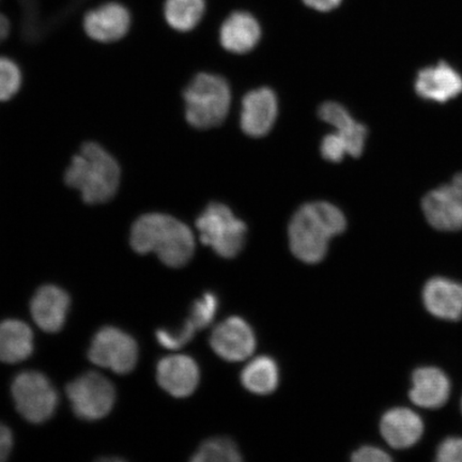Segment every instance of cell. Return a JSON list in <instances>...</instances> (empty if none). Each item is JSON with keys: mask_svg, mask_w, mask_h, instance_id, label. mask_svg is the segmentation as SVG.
Segmentation results:
<instances>
[{"mask_svg": "<svg viewBox=\"0 0 462 462\" xmlns=\"http://www.w3.org/2000/svg\"><path fill=\"white\" fill-rule=\"evenodd\" d=\"M63 181L68 188L78 190L85 204H106L120 189V165L100 143L87 142L73 155Z\"/></svg>", "mask_w": 462, "mask_h": 462, "instance_id": "6da1fadb", "label": "cell"}, {"mask_svg": "<svg viewBox=\"0 0 462 462\" xmlns=\"http://www.w3.org/2000/svg\"><path fill=\"white\" fill-rule=\"evenodd\" d=\"M130 244L136 253H155L167 267L181 268L192 259L195 238L186 224L163 213H148L133 224Z\"/></svg>", "mask_w": 462, "mask_h": 462, "instance_id": "7a4b0ae2", "label": "cell"}, {"mask_svg": "<svg viewBox=\"0 0 462 462\" xmlns=\"http://www.w3.org/2000/svg\"><path fill=\"white\" fill-rule=\"evenodd\" d=\"M346 226L344 213L326 201L310 202L294 213L289 225V242L293 255L305 263L325 259L328 242L343 234Z\"/></svg>", "mask_w": 462, "mask_h": 462, "instance_id": "3957f363", "label": "cell"}, {"mask_svg": "<svg viewBox=\"0 0 462 462\" xmlns=\"http://www.w3.org/2000/svg\"><path fill=\"white\" fill-rule=\"evenodd\" d=\"M186 119L193 128H215L226 119L231 94L226 79L218 75L199 73L183 91Z\"/></svg>", "mask_w": 462, "mask_h": 462, "instance_id": "277c9868", "label": "cell"}, {"mask_svg": "<svg viewBox=\"0 0 462 462\" xmlns=\"http://www.w3.org/2000/svg\"><path fill=\"white\" fill-rule=\"evenodd\" d=\"M196 227L202 245L210 246L218 256L234 258L245 245L247 228L227 206L213 202L201 213Z\"/></svg>", "mask_w": 462, "mask_h": 462, "instance_id": "5b68a950", "label": "cell"}, {"mask_svg": "<svg viewBox=\"0 0 462 462\" xmlns=\"http://www.w3.org/2000/svg\"><path fill=\"white\" fill-rule=\"evenodd\" d=\"M11 392L17 411L31 423L42 424L56 411L57 392L42 373L27 371L17 374Z\"/></svg>", "mask_w": 462, "mask_h": 462, "instance_id": "8992f818", "label": "cell"}, {"mask_svg": "<svg viewBox=\"0 0 462 462\" xmlns=\"http://www.w3.org/2000/svg\"><path fill=\"white\" fill-rule=\"evenodd\" d=\"M67 395L75 415L85 420L106 418L116 400L111 381L96 372L83 374L69 383Z\"/></svg>", "mask_w": 462, "mask_h": 462, "instance_id": "52a82bcc", "label": "cell"}, {"mask_svg": "<svg viewBox=\"0 0 462 462\" xmlns=\"http://www.w3.org/2000/svg\"><path fill=\"white\" fill-rule=\"evenodd\" d=\"M88 357L97 366L126 374L136 366L138 346L135 339L120 328L104 327L92 339Z\"/></svg>", "mask_w": 462, "mask_h": 462, "instance_id": "ba28073f", "label": "cell"}, {"mask_svg": "<svg viewBox=\"0 0 462 462\" xmlns=\"http://www.w3.org/2000/svg\"><path fill=\"white\" fill-rule=\"evenodd\" d=\"M421 208L433 228L441 231L462 229V173L456 175L446 186L427 194Z\"/></svg>", "mask_w": 462, "mask_h": 462, "instance_id": "9c48e42d", "label": "cell"}, {"mask_svg": "<svg viewBox=\"0 0 462 462\" xmlns=\"http://www.w3.org/2000/svg\"><path fill=\"white\" fill-rule=\"evenodd\" d=\"M210 345L218 356L230 362L247 359L256 348L252 328L239 317H230L213 330Z\"/></svg>", "mask_w": 462, "mask_h": 462, "instance_id": "30bf717a", "label": "cell"}, {"mask_svg": "<svg viewBox=\"0 0 462 462\" xmlns=\"http://www.w3.org/2000/svg\"><path fill=\"white\" fill-rule=\"evenodd\" d=\"M83 26L87 36L96 42H118L130 31L131 15L125 5L108 3L87 13Z\"/></svg>", "mask_w": 462, "mask_h": 462, "instance_id": "8fae6325", "label": "cell"}, {"mask_svg": "<svg viewBox=\"0 0 462 462\" xmlns=\"http://www.w3.org/2000/svg\"><path fill=\"white\" fill-rule=\"evenodd\" d=\"M279 106L274 92L260 88L248 92L242 103L241 128L246 135L263 137L273 128Z\"/></svg>", "mask_w": 462, "mask_h": 462, "instance_id": "7c38bea8", "label": "cell"}, {"mask_svg": "<svg viewBox=\"0 0 462 462\" xmlns=\"http://www.w3.org/2000/svg\"><path fill=\"white\" fill-rule=\"evenodd\" d=\"M161 388L169 394L183 398L193 394L199 383L198 364L188 356H170L162 359L157 367Z\"/></svg>", "mask_w": 462, "mask_h": 462, "instance_id": "4fadbf2b", "label": "cell"}, {"mask_svg": "<svg viewBox=\"0 0 462 462\" xmlns=\"http://www.w3.org/2000/svg\"><path fill=\"white\" fill-rule=\"evenodd\" d=\"M425 309L439 319L457 321L462 318V284L447 279L432 277L423 288Z\"/></svg>", "mask_w": 462, "mask_h": 462, "instance_id": "5bb4252c", "label": "cell"}, {"mask_svg": "<svg viewBox=\"0 0 462 462\" xmlns=\"http://www.w3.org/2000/svg\"><path fill=\"white\" fill-rule=\"evenodd\" d=\"M69 309L70 297L61 288L54 285L40 288L31 303L34 322L42 330L48 333L61 330L65 326Z\"/></svg>", "mask_w": 462, "mask_h": 462, "instance_id": "9a60e30c", "label": "cell"}, {"mask_svg": "<svg viewBox=\"0 0 462 462\" xmlns=\"http://www.w3.org/2000/svg\"><path fill=\"white\" fill-rule=\"evenodd\" d=\"M380 431L386 443L396 449L412 448L424 433L423 420L409 408L389 410L381 419Z\"/></svg>", "mask_w": 462, "mask_h": 462, "instance_id": "2e32d148", "label": "cell"}, {"mask_svg": "<svg viewBox=\"0 0 462 462\" xmlns=\"http://www.w3.org/2000/svg\"><path fill=\"white\" fill-rule=\"evenodd\" d=\"M450 395V383L440 368L425 366L412 374V389L410 401L423 409H439L444 406Z\"/></svg>", "mask_w": 462, "mask_h": 462, "instance_id": "e0dca14e", "label": "cell"}, {"mask_svg": "<svg viewBox=\"0 0 462 462\" xmlns=\"http://www.w3.org/2000/svg\"><path fill=\"white\" fill-rule=\"evenodd\" d=\"M415 90L426 100L446 103L462 91V78L447 62H440L419 72Z\"/></svg>", "mask_w": 462, "mask_h": 462, "instance_id": "ac0fdd59", "label": "cell"}, {"mask_svg": "<svg viewBox=\"0 0 462 462\" xmlns=\"http://www.w3.org/2000/svg\"><path fill=\"white\" fill-rule=\"evenodd\" d=\"M319 117L337 129L334 135L345 144L348 155L361 157L367 136L365 125L356 123L344 106L335 102L322 104Z\"/></svg>", "mask_w": 462, "mask_h": 462, "instance_id": "d6986e66", "label": "cell"}, {"mask_svg": "<svg viewBox=\"0 0 462 462\" xmlns=\"http://www.w3.org/2000/svg\"><path fill=\"white\" fill-rule=\"evenodd\" d=\"M262 29L255 17L246 13L231 14L221 27L219 40L225 50L236 54H245L255 49Z\"/></svg>", "mask_w": 462, "mask_h": 462, "instance_id": "ffe728a7", "label": "cell"}, {"mask_svg": "<svg viewBox=\"0 0 462 462\" xmlns=\"http://www.w3.org/2000/svg\"><path fill=\"white\" fill-rule=\"evenodd\" d=\"M33 351V334L25 322L8 319L0 322V362L25 361Z\"/></svg>", "mask_w": 462, "mask_h": 462, "instance_id": "44dd1931", "label": "cell"}, {"mask_svg": "<svg viewBox=\"0 0 462 462\" xmlns=\"http://www.w3.org/2000/svg\"><path fill=\"white\" fill-rule=\"evenodd\" d=\"M280 372L277 364L269 356H259L244 369L242 384L254 394L267 395L279 385Z\"/></svg>", "mask_w": 462, "mask_h": 462, "instance_id": "7402d4cb", "label": "cell"}, {"mask_svg": "<svg viewBox=\"0 0 462 462\" xmlns=\"http://www.w3.org/2000/svg\"><path fill=\"white\" fill-rule=\"evenodd\" d=\"M205 10V0H166L164 16L172 29L188 32L199 25Z\"/></svg>", "mask_w": 462, "mask_h": 462, "instance_id": "603a6c76", "label": "cell"}, {"mask_svg": "<svg viewBox=\"0 0 462 462\" xmlns=\"http://www.w3.org/2000/svg\"><path fill=\"white\" fill-rule=\"evenodd\" d=\"M193 462H239L241 454L228 438H213L201 444L192 457Z\"/></svg>", "mask_w": 462, "mask_h": 462, "instance_id": "cb8c5ba5", "label": "cell"}, {"mask_svg": "<svg viewBox=\"0 0 462 462\" xmlns=\"http://www.w3.org/2000/svg\"><path fill=\"white\" fill-rule=\"evenodd\" d=\"M23 75L19 66L8 57L0 56V102H8L19 94Z\"/></svg>", "mask_w": 462, "mask_h": 462, "instance_id": "d4e9b609", "label": "cell"}, {"mask_svg": "<svg viewBox=\"0 0 462 462\" xmlns=\"http://www.w3.org/2000/svg\"><path fill=\"white\" fill-rule=\"evenodd\" d=\"M218 306L217 298L215 293L207 292L202 298L196 300L190 310L189 320L198 330L210 326L217 314Z\"/></svg>", "mask_w": 462, "mask_h": 462, "instance_id": "484cf974", "label": "cell"}, {"mask_svg": "<svg viewBox=\"0 0 462 462\" xmlns=\"http://www.w3.org/2000/svg\"><path fill=\"white\" fill-rule=\"evenodd\" d=\"M198 328L193 325L192 321L188 319L183 323L181 328L177 331L159 330L157 332V339L161 346L166 349L177 350L187 345L193 338Z\"/></svg>", "mask_w": 462, "mask_h": 462, "instance_id": "4316f807", "label": "cell"}, {"mask_svg": "<svg viewBox=\"0 0 462 462\" xmlns=\"http://www.w3.org/2000/svg\"><path fill=\"white\" fill-rule=\"evenodd\" d=\"M439 462H462V438L449 437L437 449Z\"/></svg>", "mask_w": 462, "mask_h": 462, "instance_id": "83f0119b", "label": "cell"}, {"mask_svg": "<svg viewBox=\"0 0 462 462\" xmlns=\"http://www.w3.org/2000/svg\"><path fill=\"white\" fill-rule=\"evenodd\" d=\"M320 150L322 157L333 163H339L345 155L348 154L344 143L334 135V133L323 137Z\"/></svg>", "mask_w": 462, "mask_h": 462, "instance_id": "f1b7e54d", "label": "cell"}, {"mask_svg": "<svg viewBox=\"0 0 462 462\" xmlns=\"http://www.w3.org/2000/svg\"><path fill=\"white\" fill-rule=\"evenodd\" d=\"M352 460L356 462H389L391 456L383 449L374 447H363L352 455Z\"/></svg>", "mask_w": 462, "mask_h": 462, "instance_id": "f546056e", "label": "cell"}, {"mask_svg": "<svg viewBox=\"0 0 462 462\" xmlns=\"http://www.w3.org/2000/svg\"><path fill=\"white\" fill-rule=\"evenodd\" d=\"M13 448V432H11L7 426L0 423V462L5 461L9 458Z\"/></svg>", "mask_w": 462, "mask_h": 462, "instance_id": "4dcf8cb0", "label": "cell"}, {"mask_svg": "<svg viewBox=\"0 0 462 462\" xmlns=\"http://www.w3.org/2000/svg\"><path fill=\"white\" fill-rule=\"evenodd\" d=\"M343 0H303L308 7L320 11V13H328L337 9Z\"/></svg>", "mask_w": 462, "mask_h": 462, "instance_id": "1f68e13d", "label": "cell"}, {"mask_svg": "<svg viewBox=\"0 0 462 462\" xmlns=\"http://www.w3.org/2000/svg\"><path fill=\"white\" fill-rule=\"evenodd\" d=\"M10 32V22L8 17L0 14V43L8 38Z\"/></svg>", "mask_w": 462, "mask_h": 462, "instance_id": "d6a6232c", "label": "cell"}, {"mask_svg": "<svg viewBox=\"0 0 462 462\" xmlns=\"http://www.w3.org/2000/svg\"><path fill=\"white\" fill-rule=\"evenodd\" d=\"M461 410H462V400H461Z\"/></svg>", "mask_w": 462, "mask_h": 462, "instance_id": "836d02e7", "label": "cell"}]
</instances>
